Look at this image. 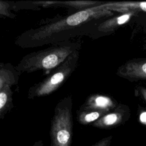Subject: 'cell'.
Instances as JSON below:
<instances>
[{
  "instance_id": "1",
  "label": "cell",
  "mask_w": 146,
  "mask_h": 146,
  "mask_svg": "<svg viewBox=\"0 0 146 146\" xmlns=\"http://www.w3.org/2000/svg\"><path fill=\"white\" fill-rule=\"evenodd\" d=\"M106 3L31 28L19 35L15 43L22 48H33L70 40L75 36L90 35L100 23L113 15Z\"/></svg>"
},
{
  "instance_id": "2",
  "label": "cell",
  "mask_w": 146,
  "mask_h": 146,
  "mask_svg": "<svg viewBox=\"0 0 146 146\" xmlns=\"http://www.w3.org/2000/svg\"><path fill=\"white\" fill-rule=\"evenodd\" d=\"M80 47V43L71 40L53 43L44 49L27 54L15 67L21 74L39 70L50 72Z\"/></svg>"
},
{
  "instance_id": "3",
  "label": "cell",
  "mask_w": 146,
  "mask_h": 146,
  "mask_svg": "<svg viewBox=\"0 0 146 146\" xmlns=\"http://www.w3.org/2000/svg\"><path fill=\"white\" fill-rule=\"evenodd\" d=\"M72 106L71 95L64 97L56 104L51 121L50 146H71L73 136Z\"/></svg>"
},
{
  "instance_id": "4",
  "label": "cell",
  "mask_w": 146,
  "mask_h": 146,
  "mask_svg": "<svg viewBox=\"0 0 146 146\" xmlns=\"http://www.w3.org/2000/svg\"><path fill=\"white\" fill-rule=\"evenodd\" d=\"M79 51L78 50L72 53L59 66L48 73L44 79L31 87L27 93V98L32 99L46 96L58 89L76 68Z\"/></svg>"
},
{
  "instance_id": "5",
  "label": "cell",
  "mask_w": 146,
  "mask_h": 146,
  "mask_svg": "<svg viewBox=\"0 0 146 146\" xmlns=\"http://www.w3.org/2000/svg\"><path fill=\"white\" fill-rule=\"evenodd\" d=\"M127 118V110L120 106L93 123L92 125L99 129H111L122 124Z\"/></svg>"
},
{
  "instance_id": "6",
  "label": "cell",
  "mask_w": 146,
  "mask_h": 146,
  "mask_svg": "<svg viewBox=\"0 0 146 146\" xmlns=\"http://www.w3.org/2000/svg\"><path fill=\"white\" fill-rule=\"evenodd\" d=\"M136 13L137 11H133L123 13L121 15L111 18H107L96 26L90 36L96 38V36L104 35L106 33L110 34V33L114 31L121 25L128 22Z\"/></svg>"
},
{
  "instance_id": "7",
  "label": "cell",
  "mask_w": 146,
  "mask_h": 146,
  "mask_svg": "<svg viewBox=\"0 0 146 146\" xmlns=\"http://www.w3.org/2000/svg\"><path fill=\"white\" fill-rule=\"evenodd\" d=\"M116 74L131 80H146V60H131L117 69Z\"/></svg>"
},
{
  "instance_id": "8",
  "label": "cell",
  "mask_w": 146,
  "mask_h": 146,
  "mask_svg": "<svg viewBox=\"0 0 146 146\" xmlns=\"http://www.w3.org/2000/svg\"><path fill=\"white\" fill-rule=\"evenodd\" d=\"M116 107L115 101L110 96L102 94L90 95L81 108L96 110L109 112Z\"/></svg>"
},
{
  "instance_id": "9",
  "label": "cell",
  "mask_w": 146,
  "mask_h": 146,
  "mask_svg": "<svg viewBox=\"0 0 146 146\" xmlns=\"http://www.w3.org/2000/svg\"><path fill=\"white\" fill-rule=\"evenodd\" d=\"M20 72L10 63H1L0 88L5 86L11 87L18 84Z\"/></svg>"
},
{
  "instance_id": "10",
  "label": "cell",
  "mask_w": 146,
  "mask_h": 146,
  "mask_svg": "<svg viewBox=\"0 0 146 146\" xmlns=\"http://www.w3.org/2000/svg\"><path fill=\"white\" fill-rule=\"evenodd\" d=\"M38 5L46 6H65L70 7L78 10V11L84 10L90 8L103 4L102 2L98 1H38L35 2Z\"/></svg>"
},
{
  "instance_id": "11",
  "label": "cell",
  "mask_w": 146,
  "mask_h": 146,
  "mask_svg": "<svg viewBox=\"0 0 146 146\" xmlns=\"http://www.w3.org/2000/svg\"><path fill=\"white\" fill-rule=\"evenodd\" d=\"M106 6L112 11L125 13L130 11H146V2H117L106 3Z\"/></svg>"
},
{
  "instance_id": "12",
  "label": "cell",
  "mask_w": 146,
  "mask_h": 146,
  "mask_svg": "<svg viewBox=\"0 0 146 146\" xmlns=\"http://www.w3.org/2000/svg\"><path fill=\"white\" fill-rule=\"evenodd\" d=\"M13 91L11 87L5 86L0 88V118L3 119L5 115L13 108Z\"/></svg>"
},
{
  "instance_id": "13",
  "label": "cell",
  "mask_w": 146,
  "mask_h": 146,
  "mask_svg": "<svg viewBox=\"0 0 146 146\" xmlns=\"http://www.w3.org/2000/svg\"><path fill=\"white\" fill-rule=\"evenodd\" d=\"M106 113L107 112L102 111L80 107L77 111L76 119L80 124L87 125L90 123L92 124Z\"/></svg>"
},
{
  "instance_id": "14",
  "label": "cell",
  "mask_w": 146,
  "mask_h": 146,
  "mask_svg": "<svg viewBox=\"0 0 146 146\" xmlns=\"http://www.w3.org/2000/svg\"><path fill=\"white\" fill-rule=\"evenodd\" d=\"M112 136L103 138L97 143H95L92 146H110L112 141Z\"/></svg>"
},
{
  "instance_id": "15",
  "label": "cell",
  "mask_w": 146,
  "mask_h": 146,
  "mask_svg": "<svg viewBox=\"0 0 146 146\" xmlns=\"http://www.w3.org/2000/svg\"><path fill=\"white\" fill-rule=\"evenodd\" d=\"M139 121L141 124L146 125V111H142L140 113Z\"/></svg>"
},
{
  "instance_id": "16",
  "label": "cell",
  "mask_w": 146,
  "mask_h": 146,
  "mask_svg": "<svg viewBox=\"0 0 146 146\" xmlns=\"http://www.w3.org/2000/svg\"><path fill=\"white\" fill-rule=\"evenodd\" d=\"M7 4H6V2H3V1H1V6H2V7H4V9H7ZM3 11H4L3 13H1V14H4V15H7V16H8V17H10V14H12V13H10L9 11H8L7 10H2V11H1V12H2Z\"/></svg>"
},
{
  "instance_id": "17",
  "label": "cell",
  "mask_w": 146,
  "mask_h": 146,
  "mask_svg": "<svg viewBox=\"0 0 146 146\" xmlns=\"http://www.w3.org/2000/svg\"><path fill=\"white\" fill-rule=\"evenodd\" d=\"M140 92L144 99L146 101V88H140Z\"/></svg>"
},
{
  "instance_id": "18",
  "label": "cell",
  "mask_w": 146,
  "mask_h": 146,
  "mask_svg": "<svg viewBox=\"0 0 146 146\" xmlns=\"http://www.w3.org/2000/svg\"><path fill=\"white\" fill-rule=\"evenodd\" d=\"M43 141L41 140H39L38 141L35 142V143L33 145V146H43Z\"/></svg>"
}]
</instances>
